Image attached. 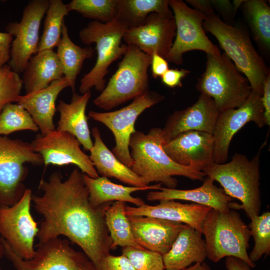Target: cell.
Masks as SVG:
<instances>
[{"instance_id":"6da1fadb","label":"cell","mask_w":270,"mask_h":270,"mask_svg":"<svg viewBox=\"0 0 270 270\" xmlns=\"http://www.w3.org/2000/svg\"><path fill=\"white\" fill-rule=\"evenodd\" d=\"M38 188L42 194L32 198L35 210L43 217L36 236L38 244L66 236L82 249L96 270H100L102 259L112 250L104 210L112 202L92 206L84 174L77 168L65 180L60 172H52L47 180H40Z\"/></svg>"},{"instance_id":"7a4b0ae2","label":"cell","mask_w":270,"mask_h":270,"mask_svg":"<svg viewBox=\"0 0 270 270\" xmlns=\"http://www.w3.org/2000/svg\"><path fill=\"white\" fill-rule=\"evenodd\" d=\"M165 144L162 129L152 128L148 133L136 130L130 136L129 148L133 162L130 168L146 186L153 182L176 188L182 176L194 180H203L206 176L196 168L178 164L163 149Z\"/></svg>"},{"instance_id":"3957f363","label":"cell","mask_w":270,"mask_h":270,"mask_svg":"<svg viewBox=\"0 0 270 270\" xmlns=\"http://www.w3.org/2000/svg\"><path fill=\"white\" fill-rule=\"evenodd\" d=\"M260 151L249 160L243 154L236 153L230 161L215 162L202 172L222 186L225 193L240 204L232 202L230 208L243 210L250 219L260 215L262 201L260 191Z\"/></svg>"},{"instance_id":"277c9868","label":"cell","mask_w":270,"mask_h":270,"mask_svg":"<svg viewBox=\"0 0 270 270\" xmlns=\"http://www.w3.org/2000/svg\"><path fill=\"white\" fill-rule=\"evenodd\" d=\"M202 24L204 32L216 38L224 52L247 78L252 90L262 94L270 71L247 32L239 26L225 22L216 14L206 16Z\"/></svg>"},{"instance_id":"5b68a950","label":"cell","mask_w":270,"mask_h":270,"mask_svg":"<svg viewBox=\"0 0 270 270\" xmlns=\"http://www.w3.org/2000/svg\"><path fill=\"white\" fill-rule=\"evenodd\" d=\"M206 244V258L218 262L225 257L242 260L252 268L256 266L249 258L248 250L250 238L248 226L236 210L212 208L202 226Z\"/></svg>"},{"instance_id":"8992f818","label":"cell","mask_w":270,"mask_h":270,"mask_svg":"<svg viewBox=\"0 0 270 270\" xmlns=\"http://www.w3.org/2000/svg\"><path fill=\"white\" fill-rule=\"evenodd\" d=\"M196 88L213 100L219 112L240 107L252 92L247 78L224 52L206 54V70Z\"/></svg>"},{"instance_id":"52a82bcc","label":"cell","mask_w":270,"mask_h":270,"mask_svg":"<svg viewBox=\"0 0 270 270\" xmlns=\"http://www.w3.org/2000/svg\"><path fill=\"white\" fill-rule=\"evenodd\" d=\"M128 28L116 18L106 23L92 20L79 32L82 43L96 45L97 58L94 67L80 80L79 88L82 94L94 88L102 92L106 86V76L108 68L114 61L125 54L127 44H121L123 36Z\"/></svg>"},{"instance_id":"ba28073f","label":"cell","mask_w":270,"mask_h":270,"mask_svg":"<svg viewBox=\"0 0 270 270\" xmlns=\"http://www.w3.org/2000/svg\"><path fill=\"white\" fill-rule=\"evenodd\" d=\"M151 58L137 47L128 45L116 72L93 100L94 105L109 110L150 90L148 72Z\"/></svg>"},{"instance_id":"9c48e42d","label":"cell","mask_w":270,"mask_h":270,"mask_svg":"<svg viewBox=\"0 0 270 270\" xmlns=\"http://www.w3.org/2000/svg\"><path fill=\"white\" fill-rule=\"evenodd\" d=\"M26 162L40 165L44 161L31 143L0 136V208L14 205L24 195Z\"/></svg>"},{"instance_id":"30bf717a","label":"cell","mask_w":270,"mask_h":270,"mask_svg":"<svg viewBox=\"0 0 270 270\" xmlns=\"http://www.w3.org/2000/svg\"><path fill=\"white\" fill-rule=\"evenodd\" d=\"M4 256L16 270H96L84 252L73 248L68 240L57 238L38 244L32 258L20 257L4 240Z\"/></svg>"},{"instance_id":"8fae6325","label":"cell","mask_w":270,"mask_h":270,"mask_svg":"<svg viewBox=\"0 0 270 270\" xmlns=\"http://www.w3.org/2000/svg\"><path fill=\"white\" fill-rule=\"evenodd\" d=\"M164 99L163 95L154 90H148L120 110L107 112L90 110L88 112V116L110 130L116 142L112 152L122 163L130 168L133 160L130 154L129 143L131 135L136 131L134 128L136 122L146 110Z\"/></svg>"},{"instance_id":"7c38bea8","label":"cell","mask_w":270,"mask_h":270,"mask_svg":"<svg viewBox=\"0 0 270 270\" xmlns=\"http://www.w3.org/2000/svg\"><path fill=\"white\" fill-rule=\"evenodd\" d=\"M176 26L174 40L165 56L168 62L180 65L183 62V56L191 50H202L218 56L222 53L206 34L203 22L206 16L192 8L181 0H169Z\"/></svg>"},{"instance_id":"4fadbf2b","label":"cell","mask_w":270,"mask_h":270,"mask_svg":"<svg viewBox=\"0 0 270 270\" xmlns=\"http://www.w3.org/2000/svg\"><path fill=\"white\" fill-rule=\"evenodd\" d=\"M49 2L48 0L30 1L23 10L20 20L10 22L6 27V32L14 38L8 64L18 74L24 72L30 60L38 52L40 26Z\"/></svg>"},{"instance_id":"5bb4252c","label":"cell","mask_w":270,"mask_h":270,"mask_svg":"<svg viewBox=\"0 0 270 270\" xmlns=\"http://www.w3.org/2000/svg\"><path fill=\"white\" fill-rule=\"evenodd\" d=\"M32 193L27 188L22 198L10 206L0 208V236L21 258H32L38 223L30 212Z\"/></svg>"},{"instance_id":"9a60e30c","label":"cell","mask_w":270,"mask_h":270,"mask_svg":"<svg viewBox=\"0 0 270 270\" xmlns=\"http://www.w3.org/2000/svg\"><path fill=\"white\" fill-rule=\"evenodd\" d=\"M261 97V94L252 90L240 107L219 112L212 134L216 163L226 162L232 138L246 124L252 122L259 128L266 126Z\"/></svg>"},{"instance_id":"2e32d148","label":"cell","mask_w":270,"mask_h":270,"mask_svg":"<svg viewBox=\"0 0 270 270\" xmlns=\"http://www.w3.org/2000/svg\"><path fill=\"white\" fill-rule=\"evenodd\" d=\"M31 144L34 150L42 156L46 166L51 164H72L90 178L99 176L89 156L82 150L76 138L68 132L55 130L44 135L38 134Z\"/></svg>"},{"instance_id":"e0dca14e","label":"cell","mask_w":270,"mask_h":270,"mask_svg":"<svg viewBox=\"0 0 270 270\" xmlns=\"http://www.w3.org/2000/svg\"><path fill=\"white\" fill-rule=\"evenodd\" d=\"M176 26L174 15L152 13L142 26L128 29L122 40L144 53H154L165 58L172 45Z\"/></svg>"},{"instance_id":"ac0fdd59","label":"cell","mask_w":270,"mask_h":270,"mask_svg":"<svg viewBox=\"0 0 270 270\" xmlns=\"http://www.w3.org/2000/svg\"><path fill=\"white\" fill-rule=\"evenodd\" d=\"M163 149L178 164L202 172L214 162L212 135L206 132H184L165 143Z\"/></svg>"},{"instance_id":"d6986e66","label":"cell","mask_w":270,"mask_h":270,"mask_svg":"<svg viewBox=\"0 0 270 270\" xmlns=\"http://www.w3.org/2000/svg\"><path fill=\"white\" fill-rule=\"evenodd\" d=\"M219 112L213 100L200 94L194 104L186 109L176 110L168 117L162 128L165 143L188 131L212 134Z\"/></svg>"},{"instance_id":"ffe728a7","label":"cell","mask_w":270,"mask_h":270,"mask_svg":"<svg viewBox=\"0 0 270 270\" xmlns=\"http://www.w3.org/2000/svg\"><path fill=\"white\" fill-rule=\"evenodd\" d=\"M137 242L145 249L162 256L172 247L180 232L188 225L144 216H128Z\"/></svg>"},{"instance_id":"44dd1931","label":"cell","mask_w":270,"mask_h":270,"mask_svg":"<svg viewBox=\"0 0 270 270\" xmlns=\"http://www.w3.org/2000/svg\"><path fill=\"white\" fill-rule=\"evenodd\" d=\"M211 209L196 204H182L174 200H160L155 206L144 204L140 206H125L127 216H149L180 222L201 232L202 224Z\"/></svg>"},{"instance_id":"7402d4cb","label":"cell","mask_w":270,"mask_h":270,"mask_svg":"<svg viewBox=\"0 0 270 270\" xmlns=\"http://www.w3.org/2000/svg\"><path fill=\"white\" fill-rule=\"evenodd\" d=\"M68 86L70 82L64 76L44 89L18 96L16 103L29 113L42 135L56 130L53 120L56 101L59 94Z\"/></svg>"},{"instance_id":"603a6c76","label":"cell","mask_w":270,"mask_h":270,"mask_svg":"<svg viewBox=\"0 0 270 270\" xmlns=\"http://www.w3.org/2000/svg\"><path fill=\"white\" fill-rule=\"evenodd\" d=\"M214 181L207 176L202 184L191 190H178L162 187L160 190H151L146 196L148 201L183 200L210 207L221 211H228L232 198L222 188L216 186Z\"/></svg>"},{"instance_id":"cb8c5ba5","label":"cell","mask_w":270,"mask_h":270,"mask_svg":"<svg viewBox=\"0 0 270 270\" xmlns=\"http://www.w3.org/2000/svg\"><path fill=\"white\" fill-rule=\"evenodd\" d=\"M202 232L188 226L178 234L170 250L162 255L164 270H184L206 258Z\"/></svg>"},{"instance_id":"d4e9b609","label":"cell","mask_w":270,"mask_h":270,"mask_svg":"<svg viewBox=\"0 0 270 270\" xmlns=\"http://www.w3.org/2000/svg\"><path fill=\"white\" fill-rule=\"evenodd\" d=\"M90 97V91L82 94L74 92L70 103L60 100L56 108L60 118L56 130L72 134L86 151H90L93 146L86 114Z\"/></svg>"},{"instance_id":"484cf974","label":"cell","mask_w":270,"mask_h":270,"mask_svg":"<svg viewBox=\"0 0 270 270\" xmlns=\"http://www.w3.org/2000/svg\"><path fill=\"white\" fill-rule=\"evenodd\" d=\"M92 133L94 140L88 156L98 174L106 178H114L130 186H148L130 168L122 163L108 148L102 140L97 127L92 128Z\"/></svg>"},{"instance_id":"4316f807","label":"cell","mask_w":270,"mask_h":270,"mask_svg":"<svg viewBox=\"0 0 270 270\" xmlns=\"http://www.w3.org/2000/svg\"><path fill=\"white\" fill-rule=\"evenodd\" d=\"M84 180L89 193L92 206L97 208L110 202H122L140 206L145 204L140 198L132 196V193L146 190H160L162 184L158 183L145 187L127 186L114 184L104 176L92 178L84 174Z\"/></svg>"},{"instance_id":"83f0119b","label":"cell","mask_w":270,"mask_h":270,"mask_svg":"<svg viewBox=\"0 0 270 270\" xmlns=\"http://www.w3.org/2000/svg\"><path fill=\"white\" fill-rule=\"evenodd\" d=\"M23 72L26 94L44 89L64 77L62 66L53 50L38 52L30 60Z\"/></svg>"},{"instance_id":"f1b7e54d","label":"cell","mask_w":270,"mask_h":270,"mask_svg":"<svg viewBox=\"0 0 270 270\" xmlns=\"http://www.w3.org/2000/svg\"><path fill=\"white\" fill-rule=\"evenodd\" d=\"M56 47V54L62 66L64 76L70 82V88L74 92L76 78L84 62L93 56L94 50L91 46L82 48L74 43L69 36L64 22L62 26L61 38Z\"/></svg>"},{"instance_id":"f546056e","label":"cell","mask_w":270,"mask_h":270,"mask_svg":"<svg viewBox=\"0 0 270 270\" xmlns=\"http://www.w3.org/2000/svg\"><path fill=\"white\" fill-rule=\"evenodd\" d=\"M152 13L173 15L169 0H118L116 18L128 29L144 24Z\"/></svg>"},{"instance_id":"4dcf8cb0","label":"cell","mask_w":270,"mask_h":270,"mask_svg":"<svg viewBox=\"0 0 270 270\" xmlns=\"http://www.w3.org/2000/svg\"><path fill=\"white\" fill-rule=\"evenodd\" d=\"M126 204L114 202L108 205L104 210L106 223L112 240V250L118 246L144 249L134 236L126 214Z\"/></svg>"},{"instance_id":"1f68e13d","label":"cell","mask_w":270,"mask_h":270,"mask_svg":"<svg viewBox=\"0 0 270 270\" xmlns=\"http://www.w3.org/2000/svg\"><path fill=\"white\" fill-rule=\"evenodd\" d=\"M244 14L254 40L262 48H270V7L264 0H244Z\"/></svg>"},{"instance_id":"d6a6232c","label":"cell","mask_w":270,"mask_h":270,"mask_svg":"<svg viewBox=\"0 0 270 270\" xmlns=\"http://www.w3.org/2000/svg\"><path fill=\"white\" fill-rule=\"evenodd\" d=\"M68 12L66 4L62 0H50L38 52L52 50L58 46L61 38L64 17Z\"/></svg>"},{"instance_id":"836d02e7","label":"cell","mask_w":270,"mask_h":270,"mask_svg":"<svg viewBox=\"0 0 270 270\" xmlns=\"http://www.w3.org/2000/svg\"><path fill=\"white\" fill-rule=\"evenodd\" d=\"M66 6L68 12L75 11L84 17L106 23L116 18L118 0H72Z\"/></svg>"},{"instance_id":"e575fe53","label":"cell","mask_w":270,"mask_h":270,"mask_svg":"<svg viewBox=\"0 0 270 270\" xmlns=\"http://www.w3.org/2000/svg\"><path fill=\"white\" fill-rule=\"evenodd\" d=\"M38 130L29 113L18 104H7L0 114V136L20 130L36 132Z\"/></svg>"},{"instance_id":"d590c367","label":"cell","mask_w":270,"mask_h":270,"mask_svg":"<svg viewBox=\"0 0 270 270\" xmlns=\"http://www.w3.org/2000/svg\"><path fill=\"white\" fill-rule=\"evenodd\" d=\"M250 220L248 227L254 246L248 256L255 263L264 255L267 256L270 254V212L267 210Z\"/></svg>"},{"instance_id":"8d00e7d4","label":"cell","mask_w":270,"mask_h":270,"mask_svg":"<svg viewBox=\"0 0 270 270\" xmlns=\"http://www.w3.org/2000/svg\"><path fill=\"white\" fill-rule=\"evenodd\" d=\"M22 86L19 74L8 64L0 68V114L7 104L16 102Z\"/></svg>"},{"instance_id":"74e56055","label":"cell","mask_w":270,"mask_h":270,"mask_svg":"<svg viewBox=\"0 0 270 270\" xmlns=\"http://www.w3.org/2000/svg\"><path fill=\"white\" fill-rule=\"evenodd\" d=\"M126 256L136 270H164L162 256L156 252L132 246L124 247Z\"/></svg>"},{"instance_id":"f35d334b","label":"cell","mask_w":270,"mask_h":270,"mask_svg":"<svg viewBox=\"0 0 270 270\" xmlns=\"http://www.w3.org/2000/svg\"><path fill=\"white\" fill-rule=\"evenodd\" d=\"M100 270H136L129 260L123 254L104 256L100 262Z\"/></svg>"},{"instance_id":"ab89813d","label":"cell","mask_w":270,"mask_h":270,"mask_svg":"<svg viewBox=\"0 0 270 270\" xmlns=\"http://www.w3.org/2000/svg\"><path fill=\"white\" fill-rule=\"evenodd\" d=\"M190 72L186 69H168L161 77L162 82L170 88L182 86V80Z\"/></svg>"},{"instance_id":"60d3db41","label":"cell","mask_w":270,"mask_h":270,"mask_svg":"<svg viewBox=\"0 0 270 270\" xmlns=\"http://www.w3.org/2000/svg\"><path fill=\"white\" fill-rule=\"evenodd\" d=\"M13 40L9 33L0 32V68L8 64L10 59V50Z\"/></svg>"},{"instance_id":"b9f144b4","label":"cell","mask_w":270,"mask_h":270,"mask_svg":"<svg viewBox=\"0 0 270 270\" xmlns=\"http://www.w3.org/2000/svg\"><path fill=\"white\" fill-rule=\"evenodd\" d=\"M150 66L152 76L154 78L162 77L169 69L168 62L166 59L158 54L154 53L152 56Z\"/></svg>"},{"instance_id":"7bdbcfd3","label":"cell","mask_w":270,"mask_h":270,"mask_svg":"<svg viewBox=\"0 0 270 270\" xmlns=\"http://www.w3.org/2000/svg\"><path fill=\"white\" fill-rule=\"evenodd\" d=\"M210 1L214 9H216L225 18L226 20L234 18L236 10L230 0H212Z\"/></svg>"},{"instance_id":"ee69618b","label":"cell","mask_w":270,"mask_h":270,"mask_svg":"<svg viewBox=\"0 0 270 270\" xmlns=\"http://www.w3.org/2000/svg\"><path fill=\"white\" fill-rule=\"evenodd\" d=\"M262 102L264 110V118L266 125H270V74L264 81L262 94Z\"/></svg>"},{"instance_id":"f6af8a7d","label":"cell","mask_w":270,"mask_h":270,"mask_svg":"<svg viewBox=\"0 0 270 270\" xmlns=\"http://www.w3.org/2000/svg\"><path fill=\"white\" fill-rule=\"evenodd\" d=\"M186 2L194 8V10L202 13L206 16L215 14L210 0H187Z\"/></svg>"},{"instance_id":"bcb514c9","label":"cell","mask_w":270,"mask_h":270,"mask_svg":"<svg viewBox=\"0 0 270 270\" xmlns=\"http://www.w3.org/2000/svg\"><path fill=\"white\" fill-rule=\"evenodd\" d=\"M225 266L226 270H252L246 262L234 256L226 257Z\"/></svg>"},{"instance_id":"7dc6e473","label":"cell","mask_w":270,"mask_h":270,"mask_svg":"<svg viewBox=\"0 0 270 270\" xmlns=\"http://www.w3.org/2000/svg\"><path fill=\"white\" fill-rule=\"evenodd\" d=\"M184 270H212L210 266L206 262L194 264Z\"/></svg>"},{"instance_id":"c3c4849f","label":"cell","mask_w":270,"mask_h":270,"mask_svg":"<svg viewBox=\"0 0 270 270\" xmlns=\"http://www.w3.org/2000/svg\"><path fill=\"white\" fill-rule=\"evenodd\" d=\"M4 239L0 236V259L4 256ZM0 270H2V268L0 266Z\"/></svg>"}]
</instances>
